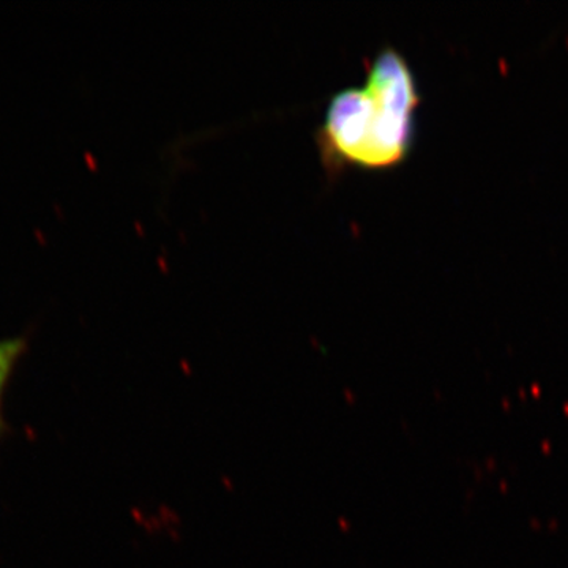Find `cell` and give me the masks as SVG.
Here are the masks:
<instances>
[{
  "instance_id": "1",
  "label": "cell",
  "mask_w": 568,
  "mask_h": 568,
  "mask_svg": "<svg viewBox=\"0 0 568 568\" xmlns=\"http://www.w3.org/2000/svg\"><path fill=\"white\" fill-rule=\"evenodd\" d=\"M418 103L416 78L405 58L392 48L377 52L366 67L364 85L336 93L316 132L327 173L388 170L405 162Z\"/></svg>"
},
{
  "instance_id": "2",
  "label": "cell",
  "mask_w": 568,
  "mask_h": 568,
  "mask_svg": "<svg viewBox=\"0 0 568 568\" xmlns=\"http://www.w3.org/2000/svg\"><path fill=\"white\" fill-rule=\"evenodd\" d=\"M24 349L26 339L22 336L0 342V435L6 432V422H3L2 416L3 390H6L9 377L13 373L14 366H17Z\"/></svg>"
}]
</instances>
